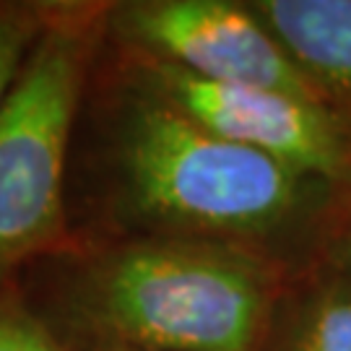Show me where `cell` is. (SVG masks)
<instances>
[{"mask_svg":"<svg viewBox=\"0 0 351 351\" xmlns=\"http://www.w3.org/2000/svg\"><path fill=\"white\" fill-rule=\"evenodd\" d=\"M107 47L133 78L213 136L351 195V125L323 101L271 88L216 84L110 42Z\"/></svg>","mask_w":351,"mask_h":351,"instance_id":"cell-5","label":"cell"},{"mask_svg":"<svg viewBox=\"0 0 351 351\" xmlns=\"http://www.w3.org/2000/svg\"><path fill=\"white\" fill-rule=\"evenodd\" d=\"M258 351H351V284L320 268L291 278Z\"/></svg>","mask_w":351,"mask_h":351,"instance_id":"cell-7","label":"cell"},{"mask_svg":"<svg viewBox=\"0 0 351 351\" xmlns=\"http://www.w3.org/2000/svg\"><path fill=\"white\" fill-rule=\"evenodd\" d=\"M315 268H320L326 274H333V276H339L351 284V211L343 216V221H341L336 234L326 245V250H323Z\"/></svg>","mask_w":351,"mask_h":351,"instance_id":"cell-10","label":"cell"},{"mask_svg":"<svg viewBox=\"0 0 351 351\" xmlns=\"http://www.w3.org/2000/svg\"><path fill=\"white\" fill-rule=\"evenodd\" d=\"M60 0H0V110Z\"/></svg>","mask_w":351,"mask_h":351,"instance_id":"cell-8","label":"cell"},{"mask_svg":"<svg viewBox=\"0 0 351 351\" xmlns=\"http://www.w3.org/2000/svg\"><path fill=\"white\" fill-rule=\"evenodd\" d=\"M294 274L258 255L182 239H97L16 274L65 349L258 351Z\"/></svg>","mask_w":351,"mask_h":351,"instance_id":"cell-2","label":"cell"},{"mask_svg":"<svg viewBox=\"0 0 351 351\" xmlns=\"http://www.w3.org/2000/svg\"><path fill=\"white\" fill-rule=\"evenodd\" d=\"M104 37L206 81L323 101L250 0H110Z\"/></svg>","mask_w":351,"mask_h":351,"instance_id":"cell-4","label":"cell"},{"mask_svg":"<svg viewBox=\"0 0 351 351\" xmlns=\"http://www.w3.org/2000/svg\"><path fill=\"white\" fill-rule=\"evenodd\" d=\"M349 211V193L213 136L101 45L68 162V216L78 242H203L302 276Z\"/></svg>","mask_w":351,"mask_h":351,"instance_id":"cell-1","label":"cell"},{"mask_svg":"<svg viewBox=\"0 0 351 351\" xmlns=\"http://www.w3.org/2000/svg\"><path fill=\"white\" fill-rule=\"evenodd\" d=\"M110 0H60L0 110V284L78 245L68 216L75 117Z\"/></svg>","mask_w":351,"mask_h":351,"instance_id":"cell-3","label":"cell"},{"mask_svg":"<svg viewBox=\"0 0 351 351\" xmlns=\"http://www.w3.org/2000/svg\"><path fill=\"white\" fill-rule=\"evenodd\" d=\"M274 37L351 125V0H250Z\"/></svg>","mask_w":351,"mask_h":351,"instance_id":"cell-6","label":"cell"},{"mask_svg":"<svg viewBox=\"0 0 351 351\" xmlns=\"http://www.w3.org/2000/svg\"><path fill=\"white\" fill-rule=\"evenodd\" d=\"M0 351H68L29 310L16 276L0 284Z\"/></svg>","mask_w":351,"mask_h":351,"instance_id":"cell-9","label":"cell"},{"mask_svg":"<svg viewBox=\"0 0 351 351\" xmlns=\"http://www.w3.org/2000/svg\"><path fill=\"white\" fill-rule=\"evenodd\" d=\"M68 351H138V349H123V346H81V349H68Z\"/></svg>","mask_w":351,"mask_h":351,"instance_id":"cell-11","label":"cell"}]
</instances>
